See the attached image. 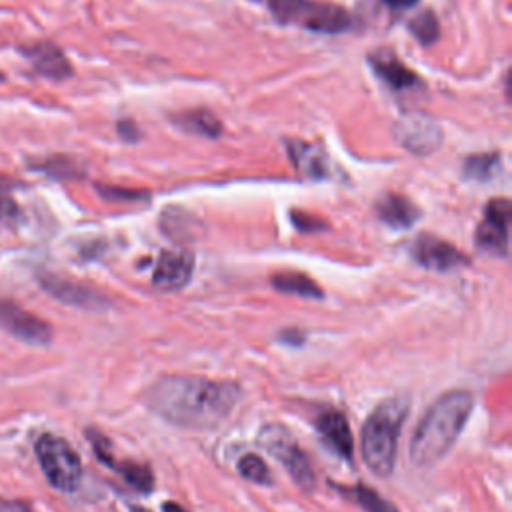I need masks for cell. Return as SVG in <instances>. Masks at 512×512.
<instances>
[{"instance_id":"1","label":"cell","mask_w":512,"mask_h":512,"mask_svg":"<svg viewBox=\"0 0 512 512\" xmlns=\"http://www.w3.org/2000/svg\"><path fill=\"white\" fill-rule=\"evenodd\" d=\"M240 398L232 380L170 374L156 380L146 392V404L174 426L210 430L222 424Z\"/></svg>"},{"instance_id":"2","label":"cell","mask_w":512,"mask_h":512,"mask_svg":"<svg viewBox=\"0 0 512 512\" xmlns=\"http://www.w3.org/2000/svg\"><path fill=\"white\" fill-rule=\"evenodd\" d=\"M474 408V398L468 390H450L442 394L422 416L410 440V460L418 468H430L446 456L458 440L468 416Z\"/></svg>"},{"instance_id":"3","label":"cell","mask_w":512,"mask_h":512,"mask_svg":"<svg viewBox=\"0 0 512 512\" xmlns=\"http://www.w3.org/2000/svg\"><path fill=\"white\" fill-rule=\"evenodd\" d=\"M408 414V400L390 398L380 402L364 422L360 436V450L366 466L378 474L388 476L394 470L398 436Z\"/></svg>"},{"instance_id":"4","label":"cell","mask_w":512,"mask_h":512,"mask_svg":"<svg viewBox=\"0 0 512 512\" xmlns=\"http://www.w3.org/2000/svg\"><path fill=\"white\" fill-rule=\"evenodd\" d=\"M272 16L282 24H296L314 32H344L352 26L350 14L326 0H268Z\"/></svg>"},{"instance_id":"5","label":"cell","mask_w":512,"mask_h":512,"mask_svg":"<svg viewBox=\"0 0 512 512\" xmlns=\"http://www.w3.org/2000/svg\"><path fill=\"white\" fill-rule=\"evenodd\" d=\"M36 460L46 480L60 492H72L82 478V462L76 450L56 434H42L34 446Z\"/></svg>"},{"instance_id":"6","label":"cell","mask_w":512,"mask_h":512,"mask_svg":"<svg viewBox=\"0 0 512 512\" xmlns=\"http://www.w3.org/2000/svg\"><path fill=\"white\" fill-rule=\"evenodd\" d=\"M262 446L284 466V470L292 476V480L302 490H312L316 484L314 470L310 466L308 456L300 450V446L294 442L290 432L282 426H266L260 436Z\"/></svg>"},{"instance_id":"7","label":"cell","mask_w":512,"mask_h":512,"mask_svg":"<svg viewBox=\"0 0 512 512\" xmlns=\"http://www.w3.org/2000/svg\"><path fill=\"white\" fill-rule=\"evenodd\" d=\"M394 134L412 154H432L442 144V130L438 122L424 112L402 114L394 124Z\"/></svg>"},{"instance_id":"8","label":"cell","mask_w":512,"mask_h":512,"mask_svg":"<svg viewBox=\"0 0 512 512\" xmlns=\"http://www.w3.org/2000/svg\"><path fill=\"white\" fill-rule=\"evenodd\" d=\"M512 218V204L508 198H492L486 204L484 220L476 228V244L482 250L504 256L508 252V228Z\"/></svg>"},{"instance_id":"9","label":"cell","mask_w":512,"mask_h":512,"mask_svg":"<svg viewBox=\"0 0 512 512\" xmlns=\"http://www.w3.org/2000/svg\"><path fill=\"white\" fill-rule=\"evenodd\" d=\"M0 326L14 338L28 344H46L52 338L48 322L10 300H0Z\"/></svg>"},{"instance_id":"10","label":"cell","mask_w":512,"mask_h":512,"mask_svg":"<svg viewBox=\"0 0 512 512\" xmlns=\"http://www.w3.org/2000/svg\"><path fill=\"white\" fill-rule=\"evenodd\" d=\"M194 270V256L186 248H172L162 250L154 272H152V284L160 290H180L188 284Z\"/></svg>"},{"instance_id":"11","label":"cell","mask_w":512,"mask_h":512,"mask_svg":"<svg viewBox=\"0 0 512 512\" xmlns=\"http://www.w3.org/2000/svg\"><path fill=\"white\" fill-rule=\"evenodd\" d=\"M412 256L420 266L440 272L468 262V256H464L454 244L432 234H420L416 238V242L412 244Z\"/></svg>"},{"instance_id":"12","label":"cell","mask_w":512,"mask_h":512,"mask_svg":"<svg viewBox=\"0 0 512 512\" xmlns=\"http://www.w3.org/2000/svg\"><path fill=\"white\" fill-rule=\"evenodd\" d=\"M40 284L52 298H56L68 306L98 310L108 304L106 298L102 294H98L96 290H92L90 286H84L76 280L58 276V274H42Z\"/></svg>"},{"instance_id":"13","label":"cell","mask_w":512,"mask_h":512,"mask_svg":"<svg viewBox=\"0 0 512 512\" xmlns=\"http://www.w3.org/2000/svg\"><path fill=\"white\" fill-rule=\"evenodd\" d=\"M368 62L378 78H382L394 90H406L420 84V78L404 62H400L390 50H376L368 56Z\"/></svg>"},{"instance_id":"14","label":"cell","mask_w":512,"mask_h":512,"mask_svg":"<svg viewBox=\"0 0 512 512\" xmlns=\"http://www.w3.org/2000/svg\"><path fill=\"white\" fill-rule=\"evenodd\" d=\"M316 428L322 434L324 442L342 458H350L354 450V438L348 426V420L338 410H324L316 418Z\"/></svg>"},{"instance_id":"15","label":"cell","mask_w":512,"mask_h":512,"mask_svg":"<svg viewBox=\"0 0 512 512\" xmlns=\"http://www.w3.org/2000/svg\"><path fill=\"white\" fill-rule=\"evenodd\" d=\"M286 148H288V156L292 158L298 172H302L304 176H310V178H326L328 176V172H330L328 156L320 146L310 144V142L290 140V142H286Z\"/></svg>"},{"instance_id":"16","label":"cell","mask_w":512,"mask_h":512,"mask_svg":"<svg viewBox=\"0 0 512 512\" xmlns=\"http://www.w3.org/2000/svg\"><path fill=\"white\" fill-rule=\"evenodd\" d=\"M164 234L176 242H192L202 236V222L180 206H170L160 216Z\"/></svg>"},{"instance_id":"17","label":"cell","mask_w":512,"mask_h":512,"mask_svg":"<svg viewBox=\"0 0 512 512\" xmlns=\"http://www.w3.org/2000/svg\"><path fill=\"white\" fill-rule=\"evenodd\" d=\"M28 60L32 62L34 70L48 78H66L72 74V66L68 64L66 56L54 44H36L24 50Z\"/></svg>"},{"instance_id":"18","label":"cell","mask_w":512,"mask_h":512,"mask_svg":"<svg viewBox=\"0 0 512 512\" xmlns=\"http://www.w3.org/2000/svg\"><path fill=\"white\" fill-rule=\"evenodd\" d=\"M376 212L382 222H386L392 228H408L418 220V206L412 204L402 194H384L376 202Z\"/></svg>"},{"instance_id":"19","label":"cell","mask_w":512,"mask_h":512,"mask_svg":"<svg viewBox=\"0 0 512 512\" xmlns=\"http://www.w3.org/2000/svg\"><path fill=\"white\" fill-rule=\"evenodd\" d=\"M270 282L280 292H288L304 298H322L320 286L302 272H278L270 278Z\"/></svg>"},{"instance_id":"20","label":"cell","mask_w":512,"mask_h":512,"mask_svg":"<svg viewBox=\"0 0 512 512\" xmlns=\"http://www.w3.org/2000/svg\"><path fill=\"white\" fill-rule=\"evenodd\" d=\"M176 124H180L184 130L194 132V134H202V136H210L216 138L222 132V124L218 122V118L208 112V110H192V112H184L180 116L174 118Z\"/></svg>"},{"instance_id":"21","label":"cell","mask_w":512,"mask_h":512,"mask_svg":"<svg viewBox=\"0 0 512 512\" xmlns=\"http://www.w3.org/2000/svg\"><path fill=\"white\" fill-rule=\"evenodd\" d=\"M118 468V472L122 474L124 482L128 486H132L138 492H150L154 488V474L146 464L140 462H122V464H114Z\"/></svg>"},{"instance_id":"22","label":"cell","mask_w":512,"mask_h":512,"mask_svg":"<svg viewBox=\"0 0 512 512\" xmlns=\"http://www.w3.org/2000/svg\"><path fill=\"white\" fill-rule=\"evenodd\" d=\"M498 168H500L498 152L476 154L464 162V174L472 180H488L498 172Z\"/></svg>"},{"instance_id":"23","label":"cell","mask_w":512,"mask_h":512,"mask_svg":"<svg viewBox=\"0 0 512 512\" xmlns=\"http://www.w3.org/2000/svg\"><path fill=\"white\" fill-rule=\"evenodd\" d=\"M410 32L416 36V40L420 44H432L438 34H440V26H438V18L432 10H422L420 14H416L410 24H408Z\"/></svg>"},{"instance_id":"24","label":"cell","mask_w":512,"mask_h":512,"mask_svg":"<svg viewBox=\"0 0 512 512\" xmlns=\"http://www.w3.org/2000/svg\"><path fill=\"white\" fill-rule=\"evenodd\" d=\"M354 498L366 512H398V508L392 502L382 498L374 488L366 484H356Z\"/></svg>"},{"instance_id":"25","label":"cell","mask_w":512,"mask_h":512,"mask_svg":"<svg viewBox=\"0 0 512 512\" xmlns=\"http://www.w3.org/2000/svg\"><path fill=\"white\" fill-rule=\"evenodd\" d=\"M238 472L248 482H256V484H268L270 482V470L258 454H244L238 460Z\"/></svg>"},{"instance_id":"26","label":"cell","mask_w":512,"mask_h":512,"mask_svg":"<svg viewBox=\"0 0 512 512\" xmlns=\"http://www.w3.org/2000/svg\"><path fill=\"white\" fill-rule=\"evenodd\" d=\"M294 224L300 228V230H304V232H310V230H318V228H322L324 224L320 222V220H316V218H310V216H302V214H294Z\"/></svg>"},{"instance_id":"27","label":"cell","mask_w":512,"mask_h":512,"mask_svg":"<svg viewBox=\"0 0 512 512\" xmlns=\"http://www.w3.org/2000/svg\"><path fill=\"white\" fill-rule=\"evenodd\" d=\"M18 216V208L10 198H0V218L12 220Z\"/></svg>"},{"instance_id":"28","label":"cell","mask_w":512,"mask_h":512,"mask_svg":"<svg viewBox=\"0 0 512 512\" xmlns=\"http://www.w3.org/2000/svg\"><path fill=\"white\" fill-rule=\"evenodd\" d=\"M0 512H32L24 502H0Z\"/></svg>"},{"instance_id":"29","label":"cell","mask_w":512,"mask_h":512,"mask_svg":"<svg viewBox=\"0 0 512 512\" xmlns=\"http://www.w3.org/2000/svg\"><path fill=\"white\" fill-rule=\"evenodd\" d=\"M388 6H392V8H410V6H414L418 0H384Z\"/></svg>"},{"instance_id":"30","label":"cell","mask_w":512,"mask_h":512,"mask_svg":"<svg viewBox=\"0 0 512 512\" xmlns=\"http://www.w3.org/2000/svg\"><path fill=\"white\" fill-rule=\"evenodd\" d=\"M162 510H164V512H188L184 506H180V504H176V502H164Z\"/></svg>"},{"instance_id":"31","label":"cell","mask_w":512,"mask_h":512,"mask_svg":"<svg viewBox=\"0 0 512 512\" xmlns=\"http://www.w3.org/2000/svg\"><path fill=\"white\" fill-rule=\"evenodd\" d=\"M12 184H10V180L8 178H4V176H0V192L2 190H6V188H10Z\"/></svg>"},{"instance_id":"32","label":"cell","mask_w":512,"mask_h":512,"mask_svg":"<svg viewBox=\"0 0 512 512\" xmlns=\"http://www.w3.org/2000/svg\"><path fill=\"white\" fill-rule=\"evenodd\" d=\"M132 512H150V510H146V508H138V506H134V508H132Z\"/></svg>"}]
</instances>
